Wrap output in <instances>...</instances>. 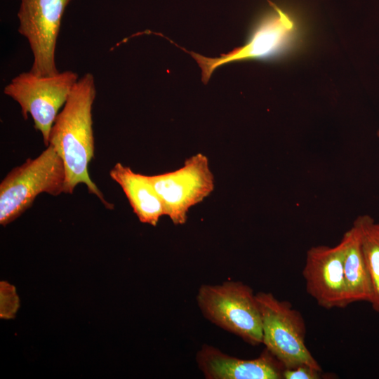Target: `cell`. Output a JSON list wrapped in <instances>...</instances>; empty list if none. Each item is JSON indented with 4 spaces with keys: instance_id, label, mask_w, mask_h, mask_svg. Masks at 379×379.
I'll return each mask as SVG.
<instances>
[{
    "instance_id": "4fadbf2b",
    "label": "cell",
    "mask_w": 379,
    "mask_h": 379,
    "mask_svg": "<svg viewBox=\"0 0 379 379\" xmlns=\"http://www.w3.org/2000/svg\"><path fill=\"white\" fill-rule=\"evenodd\" d=\"M358 228L361 247L371 275L373 295L371 305L379 313V222L368 215L358 216L353 222Z\"/></svg>"
},
{
    "instance_id": "5b68a950",
    "label": "cell",
    "mask_w": 379,
    "mask_h": 379,
    "mask_svg": "<svg viewBox=\"0 0 379 379\" xmlns=\"http://www.w3.org/2000/svg\"><path fill=\"white\" fill-rule=\"evenodd\" d=\"M78 80V74L72 70L49 76L24 72L5 86L4 93L19 104L25 119L28 114L31 115L34 128L41 132L47 147L58 111L67 102Z\"/></svg>"
},
{
    "instance_id": "6da1fadb",
    "label": "cell",
    "mask_w": 379,
    "mask_h": 379,
    "mask_svg": "<svg viewBox=\"0 0 379 379\" xmlns=\"http://www.w3.org/2000/svg\"><path fill=\"white\" fill-rule=\"evenodd\" d=\"M96 95L94 77L86 73L74 85L62 109L52 126L48 145L52 146L65 166L64 193L72 194L80 183L95 195L104 206L112 208L88 174V164L94 156L92 107Z\"/></svg>"
},
{
    "instance_id": "9c48e42d",
    "label": "cell",
    "mask_w": 379,
    "mask_h": 379,
    "mask_svg": "<svg viewBox=\"0 0 379 379\" xmlns=\"http://www.w3.org/2000/svg\"><path fill=\"white\" fill-rule=\"evenodd\" d=\"M346 242L343 234L334 246H314L306 253L302 269L306 291L326 310L343 309L350 305L343 268Z\"/></svg>"
},
{
    "instance_id": "9a60e30c",
    "label": "cell",
    "mask_w": 379,
    "mask_h": 379,
    "mask_svg": "<svg viewBox=\"0 0 379 379\" xmlns=\"http://www.w3.org/2000/svg\"><path fill=\"white\" fill-rule=\"evenodd\" d=\"M321 371L315 369L307 365H300L294 368H284V379H319Z\"/></svg>"
},
{
    "instance_id": "ba28073f",
    "label": "cell",
    "mask_w": 379,
    "mask_h": 379,
    "mask_svg": "<svg viewBox=\"0 0 379 379\" xmlns=\"http://www.w3.org/2000/svg\"><path fill=\"white\" fill-rule=\"evenodd\" d=\"M272 10L255 27L248 41L220 58H207L190 52L201 70V80L207 84L213 72L225 64L251 59L272 58L281 52L290 41L294 22L290 15L274 4Z\"/></svg>"
},
{
    "instance_id": "30bf717a",
    "label": "cell",
    "mask_w": 379,
    "mask_h": 379,
    "mask_svg": "<svg viewBox=\"0 0 379 379\" xmlns=\"http://www.w3.org/2000/svg\"><path fill=\"white\" fill-rule=\"evenodd\" d=\"M197 362L208 379H281L285 368L267 349L258 358L241 359L204 345Z\"/></svg>"
},
{
    "instance_id": "8fae6325",
    "label": "cell",
    "mask_w": 379,
    "mask_h": 379,
    "mask_svg": "<svg viewBox=\"0 0 379 379\" xmlns=\"http://www.w3.org/2000/svg\"><path fill=\"white\" fill-rule=\"evenodd\" d=\"M109 175L123 190L139 220L156 226L164 215V210L149 177L135 173L121 163L115 164Z\"/></svg>"
},
{
    "instance_id": "52a82bcc",
    "label": "cell",
    "mask_w": 379,
    "mask_h": 379,
    "mask_svg": "<svg viewBox=\"0 0 379 379\" xmlns=\"http://www.w3.org/2000/svg\"><path fill=\"white\" fill-rule=\"evenodd\" d=\"M71 0H20L18 32L28 41L33 54L30 72L39 76L59 72L55 48L61 20Z\"/></svg>"
},
{
    "instance_id": "2e32d148",
    "label": "cell",
    "mask_w": 379,
    "mask_h": 379,
    "mask_svg": "<svg viewBox=\"0 0 379 379\" xmlns=\"http://www.w3.org/2000/svg\"><path fill=\"white\" fill-rule=\"evenodd\" d=\"M377 136H378V138H379V129H378V131H377Z\"/></svg>"
},
{
    "instance_id": "5bb4252c",
    "label": "cell",
    "mask_w": 379,
    "mask_h": 379,
    "mask_svg": "<svg viewBox=\"0 0 379 379\" xmlns=\"http://www.w3.org/2000/svg\"><path fill=\"white\" fill-rule=\"evenodd\" d=\"M0 297L1 318L4 319H13L20 307V300L15 286L5 281H1Z\"/></svg>"
},
{
    "instance_id": "7c38bea8",
    "label": "cell",
    "mask_w": 379,
    "mask_h": 379,
    "mask_svg": "<svg viewBox=\"0 0 379 379\" xmlns=\"http://www.w3.org/2000/svg\"><path fill=\"white\" fill-rule=\"evenodd\" d=\"M344 235L347 242L343 268L349 304L359 301L371 303L373 285L357 227L353 223Z\"/></svg>"
},
{
    "instance_id": "8992f818",
    "label": "cell",
    "mask_w": 379,
    "mask_h": 379,
    "mask_svg": "<svg viewBox=\"0 0 379 379\" xmlns=\"http://www.w3.org/2000/svg\"><path fill=\"white\" fill-rule=\"evenodd\" d=\"M164 210L173 224H185L190 208L202 201L214 189V178L206 156L198 153L180 168L149 176Z\"/></svg>"
},
{
    "instance_id": "7a4b0ae2",
    "label": "cell",
    "mask_w": 379,
    "mask_h": 379,
    "mask_svg": "<svg viewBox=\"0 0 379 379\" xmlns=\"http://www.w3.org/2000/svg\"><path fill=\"white\" fill-rule=\"evenodd\" d=\"M65 180L62 160L51 145L36 158L13 168L0 184V224L6 226L17 219L41 193L64 192Z\"/></svg>"
},
{
    "instance_id": "277c9868",
    "label": "cell",
    "mask_w": 379,
    "mask_h": 379,
    "mask_svg": "<svg viewBox=\"0 0 379 379\" xmlns=\"http://www.w3.org/2000/svg\"><path fill=\"white\" fill-rule=\"evenodd\" d=\"M261 320L262 343L285 368L321 366L305 345L306 326L302 314L291 302L278 300L272 293L255 294Z\"/></svg>"
},
{
    "instance_id": "3957f363",
    "label": "cell",
    "mask_w": 379,
    "mask_h": 379,
    "mask_svg": "<svg viewBox=\"0 0 379 379\" xmlns=\"http://www.w3.org/2000/svg\"><path fill=\"white\" fill-rule=\"evenodd\" d=\"M197 304L212 323L251 345L262 343L261 315L253 289L241 281L200 286Z\"/></svg>"
}]
</instances>
